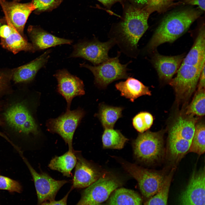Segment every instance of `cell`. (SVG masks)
Listing matches in <instances>:
<instances>
[{
	"instance_id": "obj_1",
	"label": "cell",
	"mask_w": 205,
	"mask_h": 205,
	"mask_svg": "<svg viewBox=\"0 0 205 205\" xmlns=\"http://www.w3.org/2000/svg\"><path fill=\"white\" fill-rule=\"evenodd\" d=\"M153 12L147 7L139 8L131 4L125 5L122 17L112 24L108 33V38L114 41L121 52L136 58L138 42L148 28V19Z\"/></svg>"
},
{
	"instance_id": "obj_2",
	"label": "cell",
	"mask_w": 205,
	"mask_h": 205,
	"mask_svg": "<svg viewBox=\"0 0 205 205\" xmlns=\"http://www.w3.org/2000/svg\"><path fill=\"white\" fill-rule=\"evenodd\" d=\"M197 10L188 9L173 12L163 19L147 46L153 50L165 42H173L183 34L200 15Z\"/></svg>"
},
{
	"instance_id": "obj_3",
	"label": "cell",
	"mask_w": 205,
	"mask_h": 205,
	"mask_svg": "<svg viewBox=\"0 0 205 205\" xmlns=\"http://www.w3.org/2000/svg\"><path fill=\"white\" fill-rule=\"evenodd\" d=\"M164 132L147 131L139 134L133 143L136 157L140 161L149 164L161 159L165 153Z\"/></svg>"
},
{
	"instance_id": "obj_4",
	"label": "cell",
	"mask_w": 205,
	"mask_h": 205,
	"mask_svg": "<svg viewBox=\"0 0 205 205\" xmlns=\"http://www.w3.org/2000/svg\"><path fill=\"white\" fill-rule=\"evenodd\" d=\"M121 52H118L116 56L110 58L96 65L93 66L83 63L80 66L88 69L93 73L95 83L99 87L105 88L113 81L128 77V66L132 61L125 64L120 62L119 58Z\"/></svg>"
},
{
	"instance_id": "obj_5",
	"label": "cell",
	"mask_w": 205,
	"mask_h": 205,
	"mask_svg": "<svg viewBox=\"0 0 205 205\" xmlns=\"http://www.w3.org/2000/svg\"><path fill=\"white\" fill-rule=\"evenodd\" d=\"M202 67L181 63L176 76L169 83L174 90L178 102L186 101L192 96L197 85Z\"/></svg>"
},
{
	"instance_id": "obj_6",
	"label": "cell",
	"mask_w": 205,
	"mask_h": 205,
	"mask_svg": "<svg viewBox=\"0 0 205 205\" xmlns=\"http://www.w3.org/2000/svg\"><path fill=\"white\" fill-rule=\"evenodd\" d=\"M23 102H17L9 106L4 113L5 120L12 128L25 134H38V126L31 111Z\"/></svg>"
},
{
	"instance_id": "obj_7",
	"label": "cell",
	"mask_w": 205,
	"mask_h": 205,
	"mask_svg": "<svg viewBox=\"0 0 205 205\" xmlns=\"http://www.w3.org/2000/svg\"><path fill=\"white\" fill-rule=\"evenodd\" d=\"M124 166L137 181L142 195L147 198L151 197L159 190L167 175L164 171L149 169L132 164H125Z\"/></svg>"
},
{
	"instance_id": "obj_8",
	"label": "cell",
	"mask_w": 205,
	"mask_h": 205,
	"mask_svg": "<svg viewBox=\"0 0 205 205\" xmlns=\"http://www.w3.org/2000/svg\"><path fill=\"white\" fill-rule=\"evenodd\" d=\"M85 113L79 108L66 112L58 117L50 119L46 124L47 130L50 132L59 134L69 147V150H73V140L75 132Z\"/></svg>"
},
{
	"instance_id": "obj_9",
	"label": "cell",
	"mask_w": 205,
	"mask_h": 205,
	"mask_svg": "<svg viewBox=\"0 0 205 205\" xmlns=\"http://www.w3.org/2000/svg\"><path fill=\"white\" fill-rule=\"evenodd\" d=\"M120 185L114 177L103 175L81 192V198L76 205H101Z\"/></svg>"
},
{
	"instance_id": "obj_10",
	"label": "cell",
	"mask_w": 205,
	"mask_h": 205,
	"mask_svg": "<svg viewBox=\"0 0 205 205\" xmlns=\"http://www.w3.org/2000/svg\"><path fill=\"white\" fill-rule=\"evenodd\" d=\"M116 44L112 39L101 42L95 37L91 40L83 41L75 44L70 57L81 58L89 61L94 65H97L110 58L108 55L109 51Z\"/></svg>"
},
{
	"instance_id": "obj_11",
	"label": "cell",
	"mask_w": 205,
	"mask_h": 205,
	"mask_svg": "<svg viewBox=\"0 0 205 205\" xmlns=\"http://www.w3.org/2000/svg\"><path fill=\"white\" fill-rule=\"evenodd\" d=\"M34 180L38 198V205L46 201L55 200L60 188L68 181L57 180L45 173L37 172L28 162H26Z\"/></svg>"
},
{
	"instance_id": "obj_12",
	"label": "cell",
	"mask_w": 205,
	"mask_h": 205,
	"mask_svg": "<svg viewBox=\"0 0 205 205\" xmlns=\"http://www.w3.org/2000/svg\"><path fill=\"white\" fill-rule=\"evenodd\" d=\"M205 167L193 171L181 194L180 205H205Z\"/></svg>"
},
{
	"instance_id": "obj_13",
	"label": "cell",
	"mask_w": 205,
	"mask_h": 205,
	"mask_svg": "<svg viewBox=\"0 0 205 205\" xmlns=\"http://www.w3.org/2000/svg\"><path fill=\"white\" fill-rule=\"evenodd\" d=\"M6 20L9 22L22 36L25 24L31 12L36 9L32 3H21L0 0Z\"/></svg>"
},
{
	"instance_id": "obj_14",
	"label": "cell",
	"mask_w": 205,
	"mask_h": 205,
	"mask_svg": "<svg viewBox=\"0 0 205 205\" xmlns=\"http://www.w3.org/2000/svg\"><path fill=\"white\" fill-rule=\"evenodd\" d=\"M54 76L58 83V91L66 100L67 110H70L73 99L85 93L83 81L65 69L57 71Z\"/></svg>"
},
{
	"instance_id": "obj_15",
	"label": "cell",
	"mask_w": 205,
	"mask_h": 205,
	"mask_svg": "<svg viewBox=\"0 0 205 205\" xmlns=\"http://www.w3.org/2000/svg\"><path fill=\"white\" fill-rule=\"evenodd\" d=\"M77 161L71 188H86L99 177L98 172L89 162L74 151Z\"/></svg>"
},
{
	"instance_id": "obj_16",
	"label": "cell",
	"mask_w": 205,
	"mask_h": 205,
	"mask_svg": "<svg viewBox=\"0 0 205 205\" xmlns=\"http://www.w3.org/2000/svg\"><path fill=\"white\" fill-rule=\"evenodd\" d=\"M28 32L35 50H43L61 44H70L73 42L71 40L54 36L39 27L30 26Z\"/></svg>"
},
{
	"instance_id": "obj_17",
	"label": "cell",
	"mask_w": 205,
	"mask_h": 205,
	"mask_svg": "<svg viewBox=\"0 0 205 205\" xmlns=\"http://www.w3.org/2000/svg\"><path fill=\"white\" fill-rule=\"evenodd\" d=\"M183 55L167 56L156 54L153 63L159 77L166 81H171L177 72L184 58Z\"/></svg>"
},
{
	"instance_id": "obj_18",
	"label": "cell",
	"mask_w": 205,
	"mask_h": 205,
	"mask_svg": "<svg viewBox=\"0 0 205 205\" xmlns=\"http://www.w3.org/2000/svg\"><path fill=\"white\" fill-rule=\"evenodd\" d=\"M192 114H180L169 128L168 136L191 142L198 118Z\"/></svg>"
},
{
	"instance_id": "obj_19",
	"label": "cell",
	"mask_w": 205,
	"mask_h": 205,
	"mask_svg": "<svg viewBox=\"0 0 205 205\" xmlns=\"http://www.w3.org/2000/svg\"><path fill=\"white\" fill-rule=\"evenodd\" d=\"M50 52L51 50H47L32 61L17 69L13 75L14 82L19 83L32 80L39 70L47 63Z\"/></svg>"
},
{
	"instance_id": "obj_20",
	"label": "cell",
	"mask_w": 205,
	"mask_h": 205,
	"mask_svg": "<svg viewBox=\"0 0 205 205\" xmlns=\"http://www.w3.org/2000/svg\"><path fill=\"white\" fill-rule=\"evenodd\" d=\"M205 62L204 25L200 27L195 42L182 63L202 68Z\"/></svg>"
},
{
	"instance_id": "obj_21",
	"label": "cell",
	"mask_w": 205,
	"mask_h": 205,
	"mask_svg": "<svg viewBox=\"0 0 205 205\" xmlns=\"http://www.w3.org/2000/svg\"><path fill=\"white\" fill-rule=\"evenodd\" d=\"M115 87L120 92L121 96L129 99L132 102L140 96L151 95L148 87L132 77H128L125 81L116 83Z\"/></svg>"
},
{
	"instance_id": "obj_22",
	"label": "cell",
	"mask_w": 205,
	"mask_h": 205,
	"mask_svg": "<svg viewBox=\"0 0 205 205\" xmlns=\"http://www.w3.org/2000/svg\"><path fill=\"white\" fill-rule=\"evenodd\" d=\"M7 21L11 32L6 38H1V44L3 47L14 54L22 51H34L36 50L33 45L23 38L9 22Z\"/></svg>"
},
{
	"instance_id": "obj_23",
	"label": "cell",
	"mask_w": 205,
	"mask_h": 205,
	"mask_svg": "<svg viewBox=\"0 0 205 205\" xmlns=\"http://www.w3.org/2000/svg\"><path fill=\"white\" fill-rule=\"evenodd\" d=\"M191 142L168 136L166 153L169 159L172 163H177L188 153Z\"/></svg>"
},
{
	"instance_id": "obj_24",
	"label": "cell",
	"mask_w": 205,
	"mask_h": 205,
	"mask_svg": "<svg viewBox=\"0 0 205 205\" xmlns=\"http://www.w3.org/2000/svg\"><path fill=\"white\" fill-rule=\"evenodd\" d=\"M77 161V157L74 150H68L63 155L53 158L48 167L50 169L61 173L64 176L70 177L71 172L75 166Z\"/></svg>"
},
{
	"instance_id": "obj_25",
	"label": "cell",
	"mask_w": 205,
	"mask_h": 205,
	"mask_svg": "<svg viewBox=\"0 0 205 205\" xmlns=\"http://www.w3.org/2000/svg\"><path fill=\"white\" fill-rule=\"evenodd\" d=\"M109 197L107 205H142L140 195L130 189L123 188L116 189Z\"/></svg>"
},
{
	"instance_id": "obj_26",
	"label": "cell",
	"mask_w": 205,
	"mask_h": 205,
	"mask_svg": "<svg viewBox=\"0 0 205 205\" xmlns=\"http://www.w3.org/2000/svg\"><path fill=\"white\" fill-rule=\"evenodd\" d=\"M123 109L102 103L100 105L97 116L104 129L113 128L116 122L122 116Z\"/></svg>"
},
{
	"instance_id": "obj_27",
	"label": "cell",
	"mask_w": 205,
	"mask_h": 205,
	"mask_svg": "<svg viewBox=\"0 0 205 205\" xmlns=\"http://www.w3.org/2000/svg\"><path fill=\"white\" fill-rule=\"evenodd\" d=\"M128 140L119 130L113 128L105 129L102 136L104 148L121 149Z\"/></svg>"
},
{
	"instance_id": "obj_28",
	"label": "cell",
	"mask_w": 205,
	"mask_h": 205,
	"mask_svg": "<svg viewBox=\"0 0 205 205\" xmlns=\"http://www.w3.org/2000/svg\"><path fill=\"white\" fill-rule=\"evenodd\" d=\"M197 123L188 153L201 155L205 152V124L202 122Z\"/></svg>"
},
{
	"instance_id": "obj_29",
	"label": "cell",
	"mask_w": 205,
	"mask_h": 205,
	"mask_svg": "<svg viewBox=\"0 0 205 205\" xmlns=\"http://www.w3.org/2000/svg\"><path fill=\"white\" fill-rule=\"evenodd\" d=\"M174 170L167 175L159 190L145 203V205H167L169 190L173 175Z\"/></svg>"
},
{
	"instance_id": "obj_30",
	"label": "cell",
	"mask_w": 205,
	"mask_h": 205,
	"mask_svg": "<svg viewBox=\"0 0 205 205\" xmlns=\"http://www.w3.org/2000/svg\"><path fill=\"white\" fill-rule=\"evenodd\" d=\"M205 89L197 90L192 102L186 108L185 114L198 116L205 115Z\"/></svg>"
},
{
	"instance_id": "obj_31",
	"label": "cell",
	"mask_w": 205,
	"mask_h": 205,
	"mask_svg": "<svg viewBox=\"0 0 205 205\" xmlns=\"http://www.w3.org/2000/svg\"><path fill=\"white\" fill-rule=\"evenodd\" d=\"M131 4L137 7H147L153 12L163 11L171 5L172 0H128Z\"/></svg>"
},
{
	"instance_id": "obj_32",
	"label": "cell",
	"mask_w": 205,
	"mask_h": 205,
	"mask_svg": "<svg viewBox=\"0 0 205 205\" xmlns=\"http://www.w3.org/2000/svg\"><path fill=\"white\" fill-rule=\"evenodd\" d=\"M153 121V117L150 113L142 112L134 117L132 119V124L136 130L140 133H142L151 127Z\"/></svg>"
},
{
	"instance_id": "obj_33",
	"label": "cell",
	"mask_w": 205,
	"mask_h": 205,
	"mask_svg": "<svg viewBox=\"0 0 205 205\" xmlns=\"http://www.w3.org/2000/svg\"><path fill=\"white\" fill-rule=\"evenodd\" d=\"M62 0H32V3L35 6L36 14L52 11L60 4Z\"/></svg>"
},
{
	"instance_id": "obj_34",
	"label": "cell",
	"mask_w": 205,
	"mask_h": 205,
	"mask_svg": "<svg viewBox=\"0 0 205 205\" xmlns=\"http://www.w3.org/2000/svg\"><path fill=\"white\" fill-rule=\"evenodd\" d=\"M0 189L19 193L22 191V187L18 181L1 175H0Z\"/></svg>"
},
{
	"instance_id": "obj_35",
	"label": "cell",
	"mask_w": 205,
	"mask_h": 205,
	"mask_svg": "<svg viewBox=\"0 0 205 205\" xmlns=\"http://www.w3.org/2000/svg\"><path fill=\"white\" fill-rule=\"evenodd\" d=\"M72 189L70 190L62 199L58 201L55 200L51 201H46L38 205H67V201L69 194Z\"/></svg>"
},
{
	"instance_id": "obj_36",
	"label": "cell",
	"mask_w": 205,
	"mask_h": 205,
	"mask_svg": "<svg viewBox=\"0 0 205 205\" xmlns=\"http://www.w3.org/2000/svg\"><path fill=\"white\" fill-rule=\"evenodd\" d=\"M9 79V77L7 74L0 72V93L7 87Z\"/></svg>"
},
{
	"instance_id": "obj_37",
	"label": "cell",
	"mask_w": 205,
	"mask_h": 205,
	"mask_svg": "<svg viewBox=\"0 0 205 205\" xmlns=\"http://www.w3.org/2000/svg\"><path fill=\"white\" fill-rule=\"evenodd\" d=\"M185 3L191 5H196L200 9L204 11L205 7V0H182Z\"/></svg>"
},
{
	"instance_id": "obj_38",
	"label": "cell",
	"mask_w": 205,
	"mask_h": 205,
	"mask_svg": "<svg viewBox=\"0 0 205 205\" xmlns=\"http://www.w3.org/2000/svg\"><path fill=\"white\" fill-rule=\"evenodd\" d=\"M11 28L8 25H4L0 27V37L2 39L7 37L11 33Z\"/></svg>"
},
{
	"instance_id": "obj_39",
	"label": "cell",
	"mask_w": 205,
	"mask_h": 205,
	"mask_svg": "<svg viewBox=\"0 0 205 205\" xmlns=\"http://www.w3.org/2000/svg\"><path fill=\"white\" fill-rule=\"evenodd\" d=\"M205 65H204L201 72L199 80L198 90L202 89H205Z\"/></svg>"
},
{
	"instance_id": "obj_40",
	"label": "cell",
	"mask_w": 205,
	"mask_h": 205,
	"mask_svg": "<svg viewBox=\"0 0 205 205\" xmlns=\"http://www.w3.org/2000/svg\"><path fill=\"white\" fill-rule=\"evenodd\" d=\"M101 3L105 7L110 8L116 2L123 3L125 0H97Z\"/></svg>"
}]
</instances>
